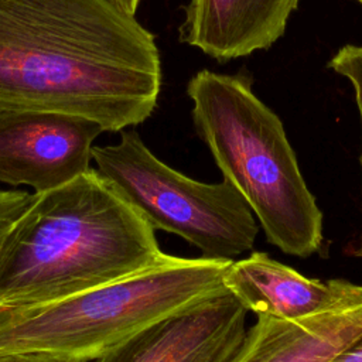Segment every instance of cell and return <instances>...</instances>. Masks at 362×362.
<instances>
[{
    "mask_svg": "<svg viewBox=\"0 0 362 362\" xmlns=\"http://www.w3.org/2000/svg\"><path fill=\"white\" fill-rule=\"evenodd\" d=\"M160 89L154 35L112 0H0V110L122 132L151 116Z\"/></svg>",
    "mask_w": 362,
    "mask_h": 362,
    "instance_id": "6da1fadb",
    "label": "cell"
},
{
    "mask_svg": "<svg viewBox=\"0 0 362 362\" xmlns=\"http://www.w3.org/2000/svg\"><path fill=\"white\" fill-rule=\"evenodd\" d=\"M356 1H358V3H361V4H362V0H356Z\"/></svg>",
    "mask_w": 362,
    "mask_h": 362,
    "instance_id": "2e32d148",
    "label": "cell"
},
{
    "mask_svg": "<svg viewBox=\"0 0 362 362\" xmlns=\"http://www.w3.org/2000/svg\"><path fill=\"white\" fill-rule=\"evenodd\" d=\"M103 127L86 117L48 110H0V182L58 188L90 168Z\"/></svg>",
    "mask_w": 362,
    "mask_h": 362,
    "instance_id": "8992f818",
    "label": "cell"
},
{
    "mask_svg": "<svg viewBox=\"0 0 362 362\" xmlns=\"http://www.w3.org/2000/svg\"><path fill=\"white\" fill-rule=\"evenodd\" d=\"M154 229L96 171L30 204L0 242V308L52 303L167 259Z\"/></svg>",
    "mask_w": 362,
    "mask_h": 362,
    "instance_id": "7a4b0ae2",
    "label": "cell"
},
{
    "mask_svg": "<svg viewBox=\"0 0 362 362\" xmlns=\"http://www.w3.org/2000/svg\"><path fill=\"white\" fill-rule=\"evenodd\" d=\"M192 122L223 178L245 198L269 243L308 257L324 246L322 212L280 117L245 74L201 69L187 83Z\"/></svg>",
    "mask_w": 362,
    "mask_h": 362,
    "instance_id": "3957f363",
    "label": "cell"
},
{
    "mask_svg": "<svg viewBox=\"0 0 362 362\" xmlns=\"http://www.w3.org/2000/svg\"><path fill=\"white\" fill-rule=\"evenodd\" d=\"M230 262L168 255L141 273L52 303L0 308V354L92 362L153 322L225 291Z\"/></svg>",
    "mask_w": 362,
    "mask_h": 362,
    "instance_id": "277c9868",
    "label": "cell"
},
{
    "mask_svg": "<svg viewBox=\"0 0 362 362\" xmlns=\"http://www.w3.org/2000/svg\"><path fill=\"white\" fill-rule=\"evenodd\" d=\"M0 362H82L74 358L49 352H6L0 354Z\"/></svg>",
    "mask_w": 362,
    "mask_h": 362,
    "instance_id": "4fadbf2b",
    "label": "cell"
},
{
    "mask_svg": "<svg viewBox=\"0 0 362 362\" xmlns=\"http://www.w3.org/2000/svg\"><path fill=\"white\" fill-rule=\"evenodd\" d=\"M300 0H189L180 41L218 62L270 48Z\"/></svg>",
    "mask_w": 362,
    "mask_h": 362,
    "instance_id": "9c48e42d",
    "label": "cell"
},
{
    "mask_svg": "<svg viewBox=\"0 0 362 362\" xmlns=\"http://www.w3.org/2000/svg\"><path fill=\"white\" fill-rule=\"evenodd\" d=\"M327 362H362V332Z\"/></svg>",
    "mask_w": 362,
    "mask_h": 362,
    "instance_id": "5bb4252c",
    "label": "cell"
},
{
    "mask_svg": "<svg viewBox=\"0 0 362 362\" xmlns=\"http://www.w3.org/2000/svg\"><path fill=\"white\" fill-rule=\"evenodd\" d=\"M112 1L130 16H136V11L140 4V0H112Z\"/></svg>",
    "mask_w": 362,
    "mask_h": 362,
    "instance_id": "9a60e30c",
    "label": "cell"
},
{
    "mask_svg": "<svg viewBox=\"0 0 362 362\" xmlns=\"http://www.w3.org/2000/svg\"><path fill=\"white\" fill-rule=\"evenodd\" d=\"M246 315L225 290L153 322L92 362H229L246 337Z\"/></svg>",
    "mask_w": 362,
    "mask_h": 362,
    "instance_id": "52a82bcc",
    "label": "cell"
},
{
    "mask_svg": "<svg viewBox=\"0 0 362 362\" xmlns=\"http://www.w3.org/2000/svg\"><path fill=\"white\" fill-rule=\"evenodd\" d=\"M92 160L154 230L178 235L214 260H233L253 247L257 219L228 180L205 184L178 173L136 130H122L116 144L93 146Z\"/></svg>",
    "mask_w": 362,
    "mask_h": 362,
    "instance_id": "5b68a950",
    "label": "cell"
},
{
    "mask_svg": "<svg viewBox=\"0 0 362 362\" xmlns=\"http://www.w3.org/2000/svg\"><path fill=\"white\" fill-rule=\"evenodd\" d=\"M328 68L337 72L338 75L346 78L355 92L356 106L362 120V45L346 44L341 47L328 61ZM362 164V156H361ZM348 253L362 257V232L358 239V246L348 249Z\"/></svg>",
    "mask_w": 362,
    "mask_h": 362,
    "instance_id": "8fae6325",
    "label": "cell"
},
{
    "mask_svg": "<svg viewBox=\"0 0 362 362\" xmlns=\"http://www.w3.org/2000/svg\"><path fill=\"white\" fill-rule=\"evenodd\" d=\"M226 290L256 315L300 320L362 305V286L344 279H310L267 253L232 260L223 276Z\"/></svg>",
    "mask_w": 362,
    "mask_h": 362,
    "instance_id": "ba28073f",
    "label": "cell"
},
{
    "mask_svg": "<svg viewBox=\"0 0 362 362\" xmlns=\"http://www.w3.org/2000/svg\"><path fill=\"white\" fill-rule=\"evenodd\" d=\"M361 332L362 305L300 320L260 314L229 362H327Z\"/></svg>",
    "mask_w": 362,
    "mask_h": 362,
    "instance_id": "30bf717a",
    "label": "cell"
},
{
    "mask_svg": "<svg viewBox=\"0 0 362 362\" xmlns=\"http://www.w3.org/2000/svg\"><path fill=\"white\" fill-rule=\"evenodd\" d=\"M33 194L21 189H0V242L30 204Z\"/></svg>",
    "mask_w": 362,
    "mask_h": 362,
    "instance_id": "7c38bea8",
    "label": "cell"
}]
</instances>
